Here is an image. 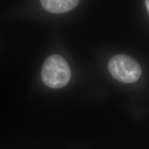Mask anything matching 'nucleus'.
Here are the masks:
<instances>
[{
	"label": "nucleus",
	"instance_id": "2",
	"mask_svg": "<svg viewBox=\"0 0 149 149\" xmlns=\"http://www.w3.org/2000/svg\"><path fill=\"white\" fill-rule=\"evenodd\" d=\"M109 70L115 79L123 83H133L141 74V67L135 59L126 55H117L109 62Z\"/></svg>",
	"mask_w": 149,
	"mask_h": 149
},
{
	"label": "nucleus",
	"instance_id": "3",
	"mask_svg": "<svg viewBox=\"0 0 149 149\" xmlns=\"http://www.w3.org/2000/svg\"><path fill=\"white\" fill-rule=\"evenodd\" d=\"M40 2L46 10L59 14L66 13L75 8L79 0H40Z\"/></svg>",
	"mask_w": 149,
	"mask_h": 149
},
{
	"label": "nucleus",
	"instance_id": "4",
	"mask_svg": "<svg viewBox=\"0 0 149 149\" xmlns=\"http://www.w3.org/2000/svg\"><path fill=\"white\" fill-rule=\"evenodd\" d=\"M145 4H146L147 10H148L149 12V0H146V1H145Z\"/></svg>",
	"mask_w": 149,
	"mask_h": 149
},
{
	"label": "nucleus",
	"instance_id": "1",
	"mask_svg": "<svg viewBox=\"0 0 149 149\" xmlns=\"http://www.w3.org/2000/svg\"><path fill=\"white\" fill-rule=\"evenodd\" d=\"M70 74L71 72L68 63L58 55L48 57L42 69L43 82L52 88H60L65 86L70 81Z\"/></svg>",
	"mask_w": 149,
	"mask_h": 149
}]
</instances>
